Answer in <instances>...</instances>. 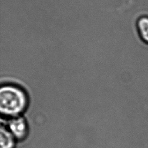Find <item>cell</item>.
Segmentation results:
<instances>
[{"instance_id":"4","label":"cell","mask_w":148,"mask_h":148,"mask_svg":"<svg viewBox=\"0 0 148 148\" xmlns=\"http://www.w3.org/2000/svg\"><path fill=\"white\" fill-rule=\"evenodd\" d=\"M137 27L140 37L145 42L148 43V17L140 18L138 21Z\"/></svg>"},{"instance_id":"2","label":"cell","mask_w":148,"mask_h":148,"mask_svg":"<svg viewBox=\"0 0 148 148\" xmlns=\"http://www.w3.org/2000/svg\"><path fill=\"white\" fill-rule=\"evenodd\" d=\"M6 126L16 140H23L28 135L29 125L27 120L22 116L8 119Z\"/></svg>"},{"instance_id":"3","label":"cell","mask_w":148,"mask_h":148,"mask_svg":"<svg viewBox=\"0 0 148 148\" xmlns=\"http://www.w3.org/2000/svg\"><path fill=\"white\" fill-rule=\"evenodd\" d=\"M0 148H14L16 139L10 133L7 127L1 125L0 128Z\"/></svg>"},{"instance_id":"1","label":"cell","mask_w":148,"mask_h":148,"mask_svg":"<svg viewBox=\"0 0 148 148\" xmlns=\"http://www.w3.org/2000/svg\"><path fill=\"white\" fill-rule=\"evenodd\" d=\"M29 104L27 92L21 86L5 83L0 88V112L2 117L10 119L22 116Z\"/></svg>"}]
</instances>
